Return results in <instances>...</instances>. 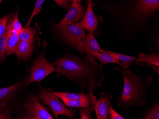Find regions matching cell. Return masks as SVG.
Segmentation results:
<instances>
[{
    "label": "cell",
    "instance_id": "7402d4cb",
    "mask_svg": "<svg viewBox=\"0 0 159 119\" xmlns=\"http://www.w3.org/2000/svg\"><path fill=\"white\" fill-rule=\"evenodd\" d=\"M45 1V0H36L34 10L32 12V15L30 16V18L29 19L28 21L25 25V28L30 27V25H31L33 18L35 16L39 14V12L42 10V6H43V4L44 3Z\"/></svg>",
    "mask_w": 159,
    "mask_h": 119
},
{
    "label": "cell",
    "instance_id": "d6986e66",
    "mask_svg": "<svg viewBox=\"0 0 159 119\" xmlns=\"http://www.w3.org/2000/svg\"><path fill=\"white\" fill-rule=\"evenodd\" d=\"M96 57L100 61L101 63L104 65L107 63H116L120 66L123 69H125V66L117 59L112 57L111 55L108 54L107 52L105 53H98L96 54Z\"/></svg>",
    "mask_w": 159,
    "mask_h": 119
},
{
    "label": "cell",
    "instance_id": "9c48e42d",
    "mask_svg": "<svg viewBox=\"0 0 159 119\" xmlns=\"http://www.w3.org/2000/svg\"><path fill=\"white\" fill-rule=\"evenodd\" d=\"M86 10L84 7L78 3H73L66 16L55 26L70 24L83 19Z\"/></svg>",
    "mask_w": 159,
    "mask_h": 119
},
{
    "label": "cell",
    "instance_id": "52a82bcc",
    "mask_svg": "<svg viewBox=\"0 0 159 119\" xmlns=\"http://www.w3.org/2000/svg\"><path fill=\"white\" fill-rule=\"evenodd\" d=\"M84 42L85 51L86 52L85 59L91 63L96 64V54L98 53H105L106 52L101 49L93 33H89L86 35Z\"/></svg>",
    "mask_w": 159,
    "mask_h": 119
},
{
    "label": "cell",
    "instance_id": "277c9868",
    "mask_svg": "<svg viewBox=\"0 0 159 119\" xmlns=\"http://www.w3.org/2000/svg\"><path fill=\"white\" fill-rule=\"evenodd\" d=\"M52 92L46 89L42 90L39 93V99L52 111L55 118L58 119L60 115L75 118V110L67 108L65 104L60 101L58 97Z\"/></svg>",
    "mask_w": 159,
    "mask_h": 119
},
{
    "label": "cell",
    "instance_id": "cb8c5ba5",
    "mask_svg": "<svg viewBox=\"0 0 159 119\" xmlns=\"http://www.w3.org/2000/svg\"><path fill=\"white\" fill-rule=\"evenodd\" d=\"M143 119H159V104L155 105L150 112H148Z\"/></svg>",
    "mask_w": 159,
    "mask_h": 119
},
{
    "label": "cell",
    "instance_id": "484cf974",
    "mask_svg": "<svg viewBox=\"0 0 159 119\" xmlns=\"http://www.w3.org/2000/svg\"><path fill=\"white\" fill-rule=\"evenodd\" d=\"M8 18L6 16L0 18V37L3 35L7 29Z\"/></svg>",
    "mask_w": 159,
    "mask_h": 119
},
{
    "label": "cell",
    "instance_id": "4316f807",
    "mask_svg": "<svg viewBox=\"0 0 159 119\" xmlns=\"http://www.w3.org/2000/svg\"><path fill=\"white\" fill-rule=\"evenodd\" d=\"M109 117L111 119H125L124 117L120 115L115 110H113L112 106L110 105L109 109Z\"/></svg>",
    "mask_w": 159,
    "mask_h": 119
},
{
    "label": "cell",
    "instance_id": "5bb4252c",
    "mask_svg": "<svg viewBox=\"0 0 159 119\" xmlns=\"http://www.w3.org/2000/svg\"><path fill=\"white\" fill-rule=\"evenodd\" d=\"M53 93L60 98H66L73 100H84L89 101L90 104L93 105L95 108L96 104V97L93 95V91H90L88 94H85L84 92L79 93H66V92H55L52 91ZM95 109V108H94Z\"/></svg>",
    "mask_w": 159,
    "mask_h": 119
},
{
    "label": "cell",
    "instance_id": "30bf717a",
    "mask_svg": "<svg viewBox=\"0 0 159 119\" xmlns=\"http://www.w3.org/2000/svg\"><path fill=\"white\" fill-rule=\"evenodd\" d=\"M87 2L88 4L87 9L84 18L79 23V25L88 32L93 33L98 27V20L93 11L92 0H87Z\"/></svg>",
    "mask_w": 159,
    "mask_h": 119
},
{
    "label": "cell",
    "instance_id": "44dd1931",
    "mask_svg": "<svg viewBox=\"0 0 159 119\" xmlns=\"http://www.w3.org/2000/svg\"><path fill=\"white\" fill-rule=\"evenodd\" d=\"M8 26L11 32L15 34L18 35L20 31L23 29V27L18 18V13H16L12 19H8Z\"/></svg>",
    "mask_w": 159,
    "mask_h": 119
},
{
    "label": "cell",
    "instance_id": "5b68a950",
    "mask_svg": "<svg viewBox=\"0 0 159 119\" xmlns=\"http://www.w3.org/2000/svg\"><path fill=\"white\" fill-rule=\"evenodd\" d=\"M55 71L54 65L48 61L44 55H41L33 65L26 85H28L34 82L41 81Z\"/></svg>",
    "mask_w": 159,
    "mask_h": 119
},
{
    "label": "cell",
    "instance_id": "3957f363",
    "mask_svg": "<svg viewBox=\"0 0 159 119\" xmlns=\"http://www.w3.org/2000/svg\"><path fill=\"white\" fill-rule=\"evenodd\" d=\"M58 29L63 40L71 47H75L80 52L83 54L85 51L84 40L85 32L79 23H74L61 26H55Z\"/></svg>",
    "mask_w": 159,
    "mask_h": 119
},
{
    "label": "cell",
    "instance_id": "2e32d148",
    "mask_svg": "<svg viewBox=\"0 0 159 119\" xmlns=\"http://www.w3.org/2000/svg\"><path fill=\"white\" fill-rule=\"evenodd\" d=\"M7 27L9 29V35L6 42L5 54L8 56L15 53L20 40L17 34L12 33L11 32L8 25Z\"/></svg>",
    "mask_w": 159,
    "mask_h": 119
},
{
    "label": "cell",
    "instance_id": "ac0fdd59",
    "mask_svg": "<svg viewBox=\"0 0 159 119\" xmlns=\"http://www.w3.org/2000/svg\"><path fill=\"white\" fill-rule=\"evenodd\" d=\"M106 52L111 55L115 59H117L119 61H121L122 63V65L125 66V69L129 68L132 62L136 60V58L134 57L119 54L115 52H111L109 50H107Z\"/></svg>",
    "mask_w": 159,
    "mask_h": 119
},
{
    "label": "cell",
    "instance_id": "7c38bea8",
    "mask_svg": "<svg viewBox=\"0 0 159 119\" xmlns=\"http://www.w3.org/2000/svg\"><path fill=\"white\" fill-rule=\"evenodd\" d=\"M135 64L150 67L159 74V55L154 52L150 54L141 53L136 60Z\"/></svg>",
    "mask_w": 159,
    "mask_h": 119
},
{
    "label": "cell",
    "instance_id": "d4e9b609",
    "mask_svg": "<svg viewBox=\"0 0 159 119\" xmlns=\"http://www.w3.org/2000/svg\"><path fill=\"white\" fill-rule=\"evenodd\" d=\"M94 110V107L92 106V107H88V108H82L80 110V113L81 114V119H92V116H91V113Z\"/></svg>",
    "mask_w": 159,
    "mask_h": 119
},
{
    "label": "cell",
    "instance_id": "ffe728a7",
    "mask_svg": "<svg viewBox=\"0 0 159 119\" xmlns=\"http://www.w3.org/2000/svg\"><path fill=\"white\" fill-rule=\"evenodd\" d=\"M36 33L35 28L31 27L23 28L18 34V36L20 41L30 40H34Z\"/></svg>",
    "mask_w": 159,
    "mask_h": 119
},
{
    "label": "cell",
    "instance_id": "e0dca14e",
    "mask_svg": "<svg viewBox=\"0 0 159 119\" xmlns=\"http://www.w3.org/2000/svg\"><path fill=\"white\" fill-rule=\"evenodd\" d=\"M61 99L66 106L69 107L82 108H88V107L94 106L93 105L90 104V102L87 100H73V99H66L64 98H62Z\"/></svg>",
    "mask_w": 159,
    "mask_h": 119
},
{
    "label": "cell",
    "instance_id": "f1b7e54d",
    "mask_svg": "<svg viewBox=\"0 0 159 119\" xmlns=\"http://www.w3.org/2000/svg\"><path fill=\"white\" fill-rule=\"evenodd\" d=\"M72 1H73V3L80 4L82 0H72Z\"/></svg>",
    "mask_w": 159,
    "mask_h": 119
},
{
    "label": "cell",
    "instance_id": "603a6c76",
    "mask_svg": "<svg viewBox=\"0 0 159 119\" xmlns=\"http://www.w3.org/2000/svg\"><path fill=\"white\" fill-rule=\"evenodd\" d=\"M9 35V29L7 27L5 33L3 35L0 37V61H1L4 57L6 42Z\"/></svg>",
    "mask_w": 159,
    "mask_h": 119
},
{
    "label": "cell",
    "instance_id": "8fae6325",
    "mask_svg": "<svg viewBox=\"0 0 159 119\" xmlns=\"http://www.w3.org/2000/svg\"><path fill=\"white\" fill-rule=\"evenodd\" d=\"M112 98V96L108 93H102L100 94V99L96 101L94 109L97 119H107Z\"/></svg>",
    "mask_w": 159,
    "mask_h": 119
},
{
    "label": "cell",
    "instance_id": "ba28073f",
    "mask_svg": "<svg viewBox=\"0 0 159 119\" xmlns=\"http://www.w3.org/2000/svg\"><path fill=\"white\" fill-rule=\"evenodd\" d=\"M159 8V0H138L135 9V17L143 19Z\"/></svg>",
    "mask_w": 159,
    "mask_h": 119
},
{
    "label": "cell",
    "instance_id": "d6a6232c",
    "mask_svg": "<svg viewBox=\"0 0 159 119\" xmlns=\"http://www.w3.org/2000/svg\"></svg>",
    "mask_w": 159,
    "mask_h": 119
},
{
    "label": "cell",
    "instance_id": "1f68e13d",
    "mask_svg": "<svg viewBox=\"0 0 159 119\" xmlns=\"http://www.w3.org/2000/svg\"><path fill=\"white\" fill-rule=\"evenodd\" d=\"M86 1H87V0H86Z\"/></svg>",
    "mask_w": 159,
    "mask_h": 119
},
{
    "label": "cell",
    "instance_id": "f546056e",
    "mask_svg": "<svg viewBox=\"0 0 159 119\" xmlns=\"http://www.w3.org/2000/svg\"><path fill=\"white\" fill-rule=\"evenodd\" d=\"M0 119H6L4 116L2 115V114L1 113V112H0Z\"/></svg>",
    "mask_w": 159,
    "mask_h": 119
},
{
    "label": "cell",
    "instance_id": "9a60e30c",
    "mask_svg": "<svg viewBox=\"0 0 159 119\" xmlns=\"http://www.w3.org/2000/svg\"><path fill=\"white\" fill-rule=\"evenodd\" d=\"M34 40L20 41L14 54L21 59H26L32 55L34 48Z\"/></svg>",
    "mask_w": 159,
    "mask_h": 119
},
{
    "label": "cell",
    "instance_id": "6da1fadb",
    "mask_svg": "<svg viewBox=\"0 0 159 119\" xmlns=\"http://www.w3.org/2000/svg\"><path fill=\"white\" fill-rule=\"evenodd\" d=\"M54 64L57 76H66L89 92L100 87L105 79L102 72L103 64H93L85 58L68 56L59 58Z\"/></svg>",
    "mask_w": 159,
    "mask_h": 119
},
{
    "label": "cell",
    "instance_id": "7a4b0ae2",
    "mask_svg": "<svg viewBox=\"0 0 159 119\" xmlns=\"http://www.w3.org/2000/svg\"><path fill=\"white\" fill-rule=\"evenodd\" d=\"M114 69L121 72L124 80L122 95L116 100L118 106L127 111L134 106L144 105L146 104L145 89L152 82L153 76H138L129 68L120 69L116 67Z\"/></svg>",
    "mask_w": 159,
    "mask_h": 119
},
{
    "label": "cell",
    "instance_id": "8992f818",
    "mask_svg": "<svg viewBox=\"0 0 159 119\" xmlns=\"http://www.w3.org/2000/svg\"><path fill=\"white\" fill-rule=\"evenodd\" d=\"M28 114L25 119H53L49 110L39 102L38 96L31 95L28 97L23 104Z\"/></svg>",
    "mask_w": 159,
    "mask_h": 119
},
{
    "label": "cell",
    "instance_id": "4fadbf2b",
    "mask_svg": "<svg viewBox=\"0 0 159 119\" xmlns=\"http://www.w3.org/2000/svg\"><path fill=\"white\" fill-rule=\"evenodd\" d=\"M20 86V82L19 81L10 87L0 89V110L6 108L11 102Z\"/></svg>",
    "mask_w": 159,
    "mask_h": 119
},
{
    "label": "cell",
    "instance_id": "4dcf8cb0",
    "mask_svg": "<svg viewBox=\"0 0 159 119\" xmlns=\"http://www.w3.org/2000/svg\"><path fill=\"white\" fill-rule=\"evenodd\" d=\"M2 0H0V3H1V2H2Z\"/></svg>",
    "mask_w": 159,
    "mask_h": 119
},
{
    "label": "cell",
    "instance_id": "83f0119b",
    "mask_svg": "<svg viewBox=\"0 0 159 119\" xmlns=\"http://www.w3.org/2000/svg\"><path fill=\"white\" fill-rule=\"evenodd\" d=\"M61 7L67 9L69 6L70 0H53Z\"/></svg>",
    "mask_w": 159,
    "mask_h": 119
}]
</instances>
